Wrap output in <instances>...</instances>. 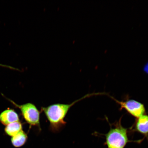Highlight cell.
I'll return each mask as SVG.
<instances>
[{"instance_id":"obj_1","label":"cell","mask_w":148,"mask_h":148,"mask_svg":"<svg viewBox=\"0 0 148 148\" xmlns=\"http://www.w3.org/2000/svg\"><path fill=\"white\" fill-rule=\"evenodd\" d=\"M94 95V94H87L69 104L55 103L42 107V110L49 122L50 129L53 132L60 131L66 125L64 118L70 108L79 101Z\"/></svg>"},{"instance_id":"obj_2","label":"cell","mask_w":148,"mask_h":148,"mask_svg":"<svg viewBox=\"0 0 148 148\" xmlns=\"http://www.w3.org/2000/svg\"><path fill=\"white\" fill-rule=\"evenodd\" d=\"M127 129L121 125L120 121L116 124L114 127H111L110 131L104 136V145L107 148H125L130 142L140 143L142 140H129Z\"/></svg>"},{"instance_id":"obj_3","label":"cell","mask_w":148,"mask_h":148,"mask_svg":"<svg viewBox=\"0 0 148 148\" xmlns=\"http://www.w3.org/2000/svg\"><path fill=\"white\" fill-rule=\"evenodd\" d=\"M8 100L19 109L27 123L31 126L40 127V112L33 103H28L19 105L9 99Z\"/></svg>"},{"instance_id":"obj_4","label":"cell","mask_w":148,"mask_h":148,"mask_svg":"<svg viewBox=\"0 0 148 148\" xmlns=\"http://www.w3.org/2000/svg\"><path fill=\"white\" fill-rule=\"evenodd\" d=\"M120 107V110L124 109L131 116L138 118L145 114V107L143 103L134 99L120 101L112 97Z\"/></svg>"},{"instance_id":"obj_5","label":"cell","mask_w":148,"mask_h":148,"mask_svg":"<svg viewBox=\"0 0 148 148\" xmlns=\"http://www.w3.org/2000/svg\"><path fill=\"white\" fill-rule=\"evenodd\" d=\"M134 130L140 133L148 140V115H144L136 118Z\"/></svg>"},{"instance_id":"obj_6","label":"cell","mask_w":148,"mask_h":148,"mask_svg":"<svg viewBox=\"0 0 148 148\" xmlns=\"http://www.w3.org/2000/svg\"><path fill=\"white\" fill-rule=\"evenodd\" d=\"M19 121L18 114L12 109H8L0 114V122L6 126L14 122Z\"/></svg>"},{"instance_id":"obj_7","label":"cell","mask_w":148,"mask_h":148,"mask_svg":"<svg viewBox=\"0 0 148 148\" xmlns=\"http://www.w3.org/2000/svg\"><path fill=\"white\" fill-rule=\"evenodd\" d=\"M12 137L11 142L12 145L17 148L23 146L26 142L27 138V134L23 130Z\"/></svg>"},{"instance_id":"obj_8","label":"cell","mask_w":148,"mask_h":148,"mask_svg":"<svg viewBox=\"0 0 148 148\" xmlns=\"http://www.w3.org/2000/svg\"><path fill=\"white\" fill-rule=\"evenodd\" d=\"M23 130V125L20 121L14 122L5 126V131L8 136H13Z\"/></svg>"},{"instance_id":"obj_9","label":"cell","mask_w":148,"mask_h":148,"mask_svg":"<svg viewBox=\"0 0 148 148\" xmlns=\"http://www.w3.org/2000/svg\"><path fill=\"white\" fill-rule=\"evenodd\" d=\"M0 66H1V67H5L9 68V69L13 70H18V71H20V70L17 69V68H16L14 67H12V66L7 65L3 64H0Z\"/></svg>"}]
</instances>
